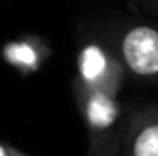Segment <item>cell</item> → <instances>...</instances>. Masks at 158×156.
Listing matches in <instances>:
<instances>
[{"label":"cell","instance_id":"obj_1","mask_svg":"<svg viewBox=\"0 0 158 156\" xmlns=\"http://www.w3.org/2000/svg\"><path fill=\"white\" fill-rule=\"evenodd\" d=\"M125 68L142 79H158V30L147 24L129 28L119 40Z\"/></svg>","mask_w":158,"mask_h":156},{"label":"cell","instance_id":"obj_2","mask_svg":"<svg viewBox=\"0 0 158 156\" xmlns=\"http://www.w3.org/2000/svg\"><path fill=\"white\" fill-rule=\"evenodd\" d=\"M123 156H158V109H145L129 119L123 138Z\"/></svg>","mask_w":158,"mask_h":156},{"label":"cell","instance_id":"obj_3","mask_svg":"<svg viewBox=\"0 0 158 156\" xmlns=\"http://www.w3.org/2000/svg\"><path fill=\"white\" fill-rule=\"evenodd\" d=\"M110 61L107 53L98 46L90 44L81 51L79 70L83 79L92 86H105L110 81Z\"/></svg>","mask_w":158,"mask_h":156},{"label":"cell","instance_id":"obj_4","mask_svg":"<svg viewBox=\"0 0 158 156\" xmlns=\"http://www.w3.org/2000/svg\"><path fill=\"white\" fill-rule=\"evenodd\" d=\"M6 55H7L13 63H19V64H33V63H35L33 48H31L28 42H17V44H11V46L7 48Z\"/></svg>","mask_w":158,"mask_h":156},{"label":"cell","instance_id":"obj_5","mask_svg":"<svg viewBox=\"0 0 158 156\" xmlns=\"http://www.w3.org/2000/svg\"><path fill=\"white\" fill-rule=\"evenodd\" d=\"M101 156H123L121 154V145H116V143H109V147L105 149V153Z\"/></svg>","mask_w":158,"mask_h":156},{"label":"cell","instance_id":"obj_6","mask_svg":"<svg viewBox=\"0 0 158 156\" xmlns=\"http://www.w3.org/2000/svg\"><path fill=\"white\" fill-rule=\"evenodd\" d=\"M0 156H15V149L0 142Z\"/></svg>","mask_w":158,"mask_h":156},{"label":"cell","instance_id":"obj_7","mask_svg":"<svg viewBox=\"0 0 158 156\" xmlns=\"http://www.w3.org/2000/svg\"><path fill=\"white\" fill-rule=\"evenodd\" d=\"M15 156H28V154H24V153H20V151H17V149H15Z\"/></svg>","mask_w":158,"mask_h":156}]
</instances>
